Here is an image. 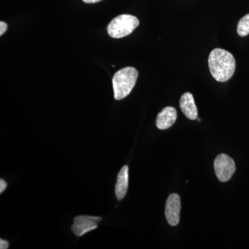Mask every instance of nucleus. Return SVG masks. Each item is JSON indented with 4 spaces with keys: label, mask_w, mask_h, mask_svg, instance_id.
Instances as JSON below:
<instances>
[{
    "label": "nucleus",
    "mask_w": 249,
    "mask_h": 249,
    "mask_svg": "<svg viewBox=\"0 0 249 249\" xmlns=\"http://www.w3.org/2000/svg\"><path fill=\"white\" fill-rule=\"evenodd\" d=\"M197 121H199V122H201V119H199V118H197Z\"/></svg>",
    "instance_id": "2eb2a0df"
},
{
    "label": "nucleus",
    "mask_w": 249,
    "mask_h": 249,
    "mask_svg": "<svg viewBox=\"0 0 249 249\" xmlns=\"http://www.w3.org/2000/svg\"><path fill=\"white\" fill-rule=\"evenodd\" d=\"M237 34L241 37H245L249 34V14L241 18L237 24Z\"/></svg>",
    "instance_id": "9d476101"
},
{
    "label": "nucleus",
    "mask_w": 249,
    "mask_h": 249,
    "mask_svg": "<svg viewBox=\"0 0 249 249\" xmlns=\"http://www.w3.org/2000/svg\"><path fill=\"white\" fill-rule=\"evenodd\" d=\"M85 3L88 4H93V3L98 2V1H102V0H83Z\"/></svg>",
    "instance_id": "4468645a"
},
{
    "label": "nucleus",
    "mask_w": 249,
    "mask_h": 249,
    "mask_svg": "<svg viewBox=\"0 0 249 249\" xmlns=\"http://www.w3.org/2000/svg\"><path fill=\"white\" fill-rule=\"evenodd\" d=\"M180 211H181V199L178 194L170 195L165 204V217L168 224L175 227L179 222Z\"/></svg>",
    "instance_id": "39448f33"
},
{
    "label": "nucleus",
    "mask_w": 249,
    "mask_h": 249,
    "mask_svg": "<svg viewBox=\"0 0 249 249\" xmlns=\"http://www.w3.org/2000/svg\"><path fill=\"white\" fill-rule=\"evenodd\" d=\"M9 244L7 241L2 240L1 239L0 240V249H9Z\"/></svg>",
    "instance_id": "f8f14e48"
},
{
    "label": "nucleus",
    "mask_w": 249,
    "mask_h": 249,
    "mask_svg": "<svg viewBox=\"0 0 249 249\" xmlns=\"http://www.w3.org/2000/svg\"><path fill=\"white\" fill-rule=\"evenodd\" d=\"M214 169L218 179L222 182H227L235 173V163L229 155L220 154L214 160Z\"/></svg>",
    "instance_id": "20e7f679"
},
{
    "label": "nucleus",
    "mask_w": 249,
    "mask_h": 249,
    "mask_svg": "<svg viewBox=\"0 0 249 249\" xmlns=\"http://www.w3.org/2000/svg\"><path fill=\"white\" fill-rule=\"evenodd\" d=\"M178 113L175 108L166 107L157 116L156 120L157 127L160 129L170 128L176 122Z\"/></svg>",
    "instance_id": "423d86ee"
},
{
    "label": "nucleus",
    "mask_w": 249,
    "mask_h": 249,
    "mask_svg": "<svg viewBox=\"0 0 249 249\" xmlns=\"http://www.w3.org/2000/svg\"><path fill=\"white\" fill-rule=\"evenodd\" d=\"M7 24L4 22H0V36H2L7 29Z\"/></svg>",
    "instance_id": "9b49d317"
},
{
    "label": "nucleus",
    "mask_w": 249,
    "mask_h": 249,
    "mask_svg": "<svg viewBox=\"0 0 249 249\" xmlns=\"http://www.w3.org/2000/svg\"><path fill=\"white\" fill-rule=\"evenodd\" d=\"M139 25L138 18L124 14L114 18L108 24L107 33L111 37L121 38L132 34Z\"/></svg>",
    "instance_id": "7ed1b4c3"
},
{
    "label": "nucleus",
    "mask_w": 249,
    "mask_h": 249,
    "mask_svg": "<svg viewBox=\"0 0 249 249\" xmlns=\"http://www.w3.org/2000/svg\"><path fill=\"white\" fill-rule=\"evenodd\" d=\"M129 168L127 165L123 167L118 174L115 186V194L118 200L121 201L127 194L128 188Z\"/></svg>",
    "instance_id": "6e6552de"
},
{
    "label": "nucleus",
    "mask_w": 249,
    "mask_h": 249,
    "mask_svg": "<svg viewBox=\"0 0 249 249\" xmlns=\"http://www.w3.org/2000/svg\"><path fill=\"white\" fill-rule=\"evenodd\" d=\"M179 105L181 111L188 119L196 120L197 119V108L192 93L189 92L183 93L180 99Z\"/></svg>",
    "instance_id": "0eeeda50"
},
{
    "label": "nucleus",
    "mask_w": 249,
    "mask_h": 249,
    "mask_svg": "<svg viewBox=\"0 0 249 249\" xmlns=\"http://www.w3.org/2000/svg\"><path fill=\"white\" fill-rule=\"evenodd\" d=\"M235 60L230 52L222 49H214L210 53L209 66L213 77L218 82L230 80L235 71Z\"/></svg>",
    "instance_id": "f257e3e1"
},
{
    "label": "nucleus",
    "mask_w": 249,
    "mask_h": 249,
    "mask_svg": "<svg viewBox=\"0 0 249 249\" xmlns=\"http://www.w3.org/2000/svg\"><path fill=\"white\" fill-rule=\"evenodd\" d=\"M98 224H73L71 226L72 232L78 237H81L84 235L87 232L91 231L97 229Z\"/></svg>",
    "instance_id": "1a4fd4ad"
},
{
    "label": "nucleus",
    "mask_w": 249,
    "mask_h": 249,
    "mask_svg": "<svg viewBox=\"0 0 249 249\" xmlns=\"http://www.w3.org/2000/svg\"><path fill=\"white\" fill-rule=\"evenodd\" d=\"M7 187V183L4 179H0V193H2L6 190Z\"/></svg>",
    "instance_id": "ddd939ff"
},
{
    "label": "nucleus",
    "mask_w": 249,
    "mask_h": 249,
    "mask_svg": "<svg viewBox=\"0 0 249 249\" xmlns=\"http://www.w3.org/2000/svg\"><path fill=\"white\" fill-rule=\"evenodd\" d=\"M138 76V71L132 67H124L116 72L112 79L116 100L119 101L128 96L135 86Z\"/></svg>",
    "instance_id": "f03ea898"
}]
</instances>
